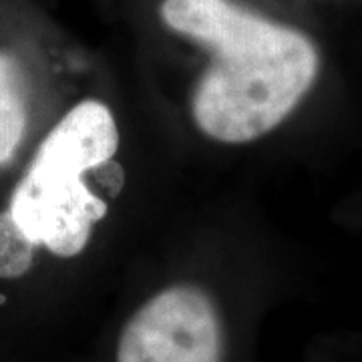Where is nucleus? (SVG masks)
<instances>
[{
  "label": "nucleus",
  "mask_w": 362,
  "mask_h": 362,
  "mask_svg": "<svg viewBox=\"0 0 362 362\" xmlns=\"http://www.w3.org/2000/svg\"><path fill=\"white\" fill-rule=\"evenodd\" d=\"M113 362H226L218 300L192 282L157 290L121 326Z\"/></svg>",
  "instance_id": "nucleus-3"
},
{
  "label": "nucleus",
  "mask_w": 362,
  "mask_h": 362,
  "mask_svg": "<svg viewBox=\"0 0 362 362\" xmlns=\"http://www.w3.org/2000/svg\"><path fill=\"white\" fill-rule=\"evenodd\" d=\"M37 250L13 220L8 209L0 211V280H21L35 266Z\"/></svg>",
  "instance_id": "nucleus-5"
},
{
  "label": "nucleus",
  "mask_w": 362,
  "mask_h": 362,
  "mask_svg": "<svg viewBox=\"0 0 362 362\" xmlns=\"http://www.w3.org/2000/svg\"><path fill=\"white\" fill-rule=\"evenodd\" d=\"M26 131L25 87L13 54L0 52V168L18 151Z\"/></svg>",
  "instance_id": "nucleus-4"
},
{
  "label": "nucleus",
  "mask_w": 362,
  "mask_h": 362,
  "mask_svg": "<svg viewBox=\"0 0 362 362\" xmlns=\"http://www.w3.org/2000/svg\"><path fill=\"white\" fill-rule=\"evenodd\" d=\"M117 147L115 117L95 99L75 105L45 137L8 204V214L39 250L73 259L87 247L107 214L87 175L109 163Z\"/></svg>",
  "instance_id": "nucleus-2"
},
{
  "label": "nucleus",
  "mask_w": 362,
  "mask_h": 362,
  "mask_svg": "<svg viewBox=\"0 0 362 362\" xmlns=\"http://www.w3.org/2000/svg\"><path fill=\"white\" fill-rule=\"evenodd\" d=\"M163 23L211 52L194 90L195 125L220 143L256 141L294 113L320 73L302 30L232 0H163Z\"/></svg>",
  "instance_id": "nucleus-1"
}]
</instances>
